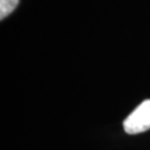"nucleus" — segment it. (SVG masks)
Instances as JSON below:
<instances>
[{"instance_id": "obj_1", "label": "nucleus", "mask_w": 150, "mask_h": 150, "mask_svg": "<svg viewBox=\"0 0 150 150\" xmlns=\"http://www.w3.org/2000/svg\"><path fill=\"white\" fill-rule=\"evenodd\" d=\"M123 129L129 134L145 132L150 129V99L142 101L123 121Z\"/></svg>"}, {"instance_id": "obj_2", "label": "nucleus", "mask_w": 150, "mask_h": 150, "mask_svg": "<svg viewBox=\"0 0 150 150\" xmlns=\"http://www.w3.org/2000/svg\"><path fill=\"white\" fill-rule=\"evenodd\" d=\"M19 0H0V19H5L16 9Z\"/></svg>"}]
</instances>
